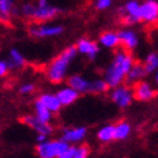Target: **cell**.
Masks as SVG:
<instances>
[{
    "instance_id": "33",
    "label": "cell",
    "mask_w": 158,
    "mask_h": 158,
    "mask_svg": "<svg viewBox=\"0 0 158 158\" xmlns=\"http://www.w3.org/2000/svg\"><path fill=\"white\" fill-rule=\"evenodd\" d=\"M154 82H156V85L158 86V70L154 72Z\"/></svg>"
},
{
    "instance_id": "22",
    "label": "cell",
    "mask_w": 158,
    "mask_h": 158,
    "mask_svg": "<svg viewBox=\"0 0 158 158\" xmlns=\"http://www.w3.org/2000/svg\"><path fill=\"white\" fill-rule=\"evenodd\" d=\"M131 133V127L128 122L120 120L114 124V140H124Z\"/></svg>"
},
{
    "instance_id": "23",
    "label": "cell",
    "mask_w": 158,
    "mask_h": 158,
    "mask_svg": "<svg viewBox=\"0 0 158 158\" xmlns=\"http://www.w3.org/2000/svg\"><path fill=\"white\" fill-rule=\"evenodd\" d=\"M99 142L101 143H109L111 140H114V124H106L101 127L98 130L96 134Z\"/></svg>"
},
{
    "instance_id": "14",
    "label": "cell",
    "mask_w": 158,
    "mask_h": 158,
    "mask_svg": "<svg viewBox=\"0 0 158 158\" xmlns=\"http://www.w3.org/2000/svg\"><path fill=\"white\" fill-rule=\"evenodd\" d=\"M148 73H147L146 69H144L143 63L142 62H135L133 64V67L130 69V71L128 72V75L125 77V81H124V85L133 87L135 84L143 81V78L146 77Z\"/></svg>"
},
{
    "instance_id": "9",
    "label": "cell",
    "mask_w": 158,
    "mask_h": 158,
    "mask_svg": "<svg viewBox=\"0 0 158 158\" xmlns=\"http://www.w3.org/2000/svg\"><path fill=\"white\" fill-rule=\"evenodd\" d=\"M140 22L153 24L158 22V2L157 0H146L140 3L139 10Z\"/></svg>"
},
{
    "instance_id": "1",
    "label": "cell",
    "mask_w": 158,
    "mask_h": 158,
    "mask_svg": "<svg viewBox=\"0 0 158 158\" xmlns=\"http://www.w3.org/2000/svg\"><path fill=\"white\" fill-rule=\"evenodd\" d=\"M134 63L135 58L133 57V55L124 49H118L113 56V60L108 64V67L104 71L102 80L108 84L110 89L123 85L128 72L133 67Z\"/></svg>"
},
{
    "instance_id": "20",
    "label": "cell",
    "mask_w": 158,
    "mask_h": 158,
    "mask_svg": "<svg viewBox=\"0 0 158 158\" xmlns=\"http://www.w3.org/2000/svg\"><path fill=\"white\" fill-rule=\"evenodd\" d=\"M99 44L105 47V48H108V49H116L120 46L118 32H113V31L102 32L99 37Z\"/></svg>"
},
{
    "instance_id": "32",
    "label": "cell",
    "mask_w": 158,
    "mask_h": 158,
    "mask_svg": "<svg viewBox=\"0 0 158 158\" xmlns=\"http://www.w3.org/2000/svg\"><path fill=\"white\" fill-rule=\"evenodd\" d=\"M46 140H48V137L42 135V134H37V142H38V143H43V142H46Z\"/></svg>"
},
{
    "instance_id": "12",
    "label": "cell",
    "mask_w": 158,
    "mask_h": 158,
    "mask_svg": "<svg viewBox=\"0 0 158 158\" xmlns=\"http://www.w3.org/2000/svg\"><path fill=\"white\" fill-rule=\"evenodd\" d=\"M75 47L77 49V53L85 55L90 61L96 60L99 52H100L99 44L96 42H94V41H91V39H87V38L78 39Z\"/></svg>"
},
{
    "instance_id": "2",
    "label": "cell",
    "mask_w": 158,
    "mask_h": 158,
    "mask_svg": "<svg viewBox=\"0 0 158 158\" xmlns=\"http://www.w3.org/2000/svg\"><path fill=\"white\" fill-rule=\"evenodd\" d=\"M77 56V49L75 46H69L61 53L51 61L46 69V76L52 84H61L67 78V72L71 62Z\"/></svg>"
},
{
    "instance_id": "30",
    "label": "cell",
    "mask_w": 158,
    "mask_h": 158,
    "mask_svg": "<svg viewBox=\"0 0 158 158\" xmlns=\"http://www.w3.org/2000/svg\"><path fill=\"white\" fill-rule=\"evenodd\" d=\"M75 149H76V146H69L57 158H73V156H75Z\"/></svg>"
},
{
    "instance_id": "28",
    "label": "cell",
    "mask_w": 158,
    "mask_h": 158,
    "mask_svg": "<svg viewBox=\"0 0 158 158\" xmlns=\"http://www.w3.org/2000/svg\"><path fill=\"white\" fill-rule=\"evenodd\" d=\"M35 91V85L32 82H25L23 85H20L19 87V94L22 95H31Z\"/></svg>"
},
{
    "instance_id": "24",
    "label": "cell",
    "mask_w": 158,
    "mask_h": 158,
    "mask_svg": "<svg viewBox=\"0 0 158 158\" xmlns=\"http://www.w3.org/2000/svg\"><path fill=\"white\" fill-rule=\"evenodd\" d=\"M109 86L105 82L102 78H95V80L90 81V86H89V94H105L109 91Z\"/></svg>"
},
{
    "instance_id": "19",
    "label": "cell",
    "mask_w": 158,
    "mask_h": 158,
    "mask_svg": "<svg viewBox=\"0 0 158 158\" xmlns=\"http://www.w3.org/2000/svg\"><path fill=\"white\" fill-rule=\"evenodd\" d=\"M41 104H43L44 106L52 113V114H56L61 110V104L56 96V94H51V93H43L38 96L37 99Z\"/></svg>"
},
{
    "instance_id": "8",
    "label": "cell",
    "mask_w": 158,
    "mask_h": 158,
    "mask_svg": "<svg viewBox=\"0 0 158 158\" xmlns=\"http://www.w3.org/2000/svg\"><path fill=\"white\" fill-rule=\"evenodd\" d=\"M20 120L23 124H25L27 127H29L32 130H34L37 134H42L46 137H49L51 134H53L55 128L52 127V124H47L43 123L41 120H38L33 114H25L20 118Z\"/></svg>"
},
{
    "instance_id": "3",
    "label": "cell",
    "mask_w": 158,
    "mask_h": 158,
    "mask_svg": "<svg viewBox=\"0 0 158 158\" xmlns=\"http://www.w3.org/2000/svg\"><path fill=\"white\" fill-rule=\"evenodd\" d=\"M62 13V9L55 4H51L48 0H38L35 2V9L33 13V20L35 24H44L55 19Z\"/></svg>"
},
{
    "instance_id": "16",
    "label": "cell",
    "mask_w": 158,
    "mask_h": 158,
    "mask_svg": "<svg viewBox=\"0 0 158 158\" xmlns=\"http://www.w3.org/2000/svg\"><path fill=\"white\" fill-rule=\"evenodd\" d=\"M18 14L19 8H17L13 0H0V22L2 23H9Z\"/></svg>"
},
{
    "instance_id": "6",
    "label": "cell",
    "mask_w": 158,
    "mask_h": 158,
    "mask_svg": "<svg viewBox=\"0 0 158 158\" xmlns=\"http://www.w3.org/2000/svg\"><path fill=\"white\" fill-rule=\"evenodd\" d=\"M28 32L34 38H51V37H58L64 32V27L61 24H32L28 28Z\"/></svg>"
},
{
    "instance_id": "29",
    "label": "cell",
    "mask_w": 158,
    "mask_h": 158,
    "mask_svg": "<svg viewBox=\"0 0 158 158\" xmlns=\"http://www.w3.org/2000/svg\"><path fill=\"white\" fill-rule=\"evenodd\" d=\"M113 2L111 0H96L94 3V6L96 10H106L109 8H111Z\"/></svg>"
},
{
    "instance_id": "27",
    "label": "cell",
    "mask_w": 158,
    "mask_h": 158,
    "mask_svg": "<svg viewBox=\"0 0 158 158\" xmlns=\"http://www.w3.org/2000/svg\"><path fill=\"white\" fill-rule=\"evenodd\" d=\"M90 156V147L87 144H80L75 149V156L73 158H89Z\"/></svg>"
},
{
    "instance_id": "11",
    "label": "cell",
    "mask_w": 158,
    "mask_h": 158,
    "mask_svg": "<svg viewBox=\"0 0 158 158\" xmlns=\"http://www.w3.org/2000/svg\"><path fill=\"white\" fill-rule=\"evenodd\" d=\"M87 135V128L86 127H76V128H64L62 130L61 138L64 143L69 146L82 142Z\"/></svg>"
},
{
    "instance_id": "5",
    "label": "cell",
    "mask_w": 158,
    "mask_h": 158,
    "mask_svg": "<svg viewBox=\"0 0 158 158\" xmlns=\"http://www.w3.org/2000/svg\"><path fill=\"white\" fill-rule=\"evenodd\" d=\"M139 10H140V3L137 0H128L127 3L118 8V15L120 17V20L124 25L130 27L135 23L140 22L139 18Z\"/></svg>"
},
{
    "instance_id": "13",
    "label": "cell",
    "mask_w": 158,
    "mask_h": 158,
    "mask_svg": "<svg viewBox=\"0 0 158 158\" xmlns=\"http://www.w3.org/2000/svg\"><path fill=\"white\" fill-rule=\"evenodd\" d=\"M118 37H119V42L123 49L129 52V53L131 51H134L139 44V37L133 29H122L118 32Z\"/></svg>"
},
{
    "instance_id": "15",
    "label": "cell",
    "mask_w": 158,
    "mask_h": 158,
    "mask_svg": "<svg viewBox=\"0 0 158 158\" xmlns=\"http://www.w3.org/2000/svg\"><path fill=\"white\" fill-rule=\"evenodd\" d=\"M67 86L73 89L76 93L78 94H89V86H90V80L82 75L78 73H73L71 76H69L67 78Z\"/></svg>"
},
{
    "instance_id": "26",
    "label": "cell",
    "mask_w": 158,
    "mask_h": 158,
    "mask_svg": "<svg viewBox=\"0 0 158 158\" xmlns=\"http://www.w3.org/2000/svg\"><path fill=\"white\" fill-rule=\"evenodd\" d=\"M34 9H35V3H32V2L23 3L19 8V14L24 18H27V19H32Z\"/></svg>"
},
{
    "instance_id": "4",
    "label": "cell",
    "mask_w": 158,
    "mask_h": 158,
    "mask_svg": "<svg viewBox=\"0 0 158 158\" xmlns=\"http://www.w3.org/2000/svg\"><path fill=\"white\" fill-rule=\"evenodd\" d=\"M69 147L67 143L62 139H52L43 143H38L35 147V153L39 158H57L66 148Z\"/></svg>"
},
{
    "instance_id": "21",
    "label": "cell",
    "mask_w": 158,
    "mask_h": 158,
    "mask_svg": "<svg viewBox=\"0 0 158 158\" xmlns=\"http://www.w3.org/2000/svg\"><path fill=\"white\" fill-rule=\"evenodd\" d=\"M33 109H34V116L37 118L38 120H41L43 123H47V124H51L52 122V118H53V114H52L43 104H41L38 100L34 101L33 104Z\"/></svg>"
},
{
    "instance_id": "10",
    "label": "cell",
    "mask_w": 158,
    "mask_h": 158,
    "mask_svg": "<svg viewBox=\"0 0 158 158\" xmlns=\"http://www.w3.org/2000/svg\"><path fill=\"white\" fill-rule=\"evenodd\" d=\"M131 89H133L134 99L138 101H151L158 95V91L147 81H140Z\"/></svg>"
},
{
    "instance_id": "18",
    "label": "cell",
    "mask_w": 158,
    "mask_h": 158,
    "mask_svg": "<svg viewBox=\"0 0 158 158\" xmlns=\"http://www.w3.org/2000/svg\"><path fill=\"white\" fill-rule=\"evenodd\" d=\"M6 63L9 66V70H20L27 64V60H25V57L23 56V53L19 49L11 48L9 51Z\"/></svg>"
},
{
    "instance_id": "7",
    "label": "cell",
    "mask_w": 158,
    "mask_h": 158,
    "mask_svg": "<svg viewBox=\"0 0 158 158\" xmlns=\"http://www.w3.org/2000/svg\"><path fill=\"white\" fill-rule=\"evenodd\" d=\"M109 95H110V100L116 105V106H119L120 109L128 108L134 100L133 89H131L130 86L124 85V84L118 86V87L111 89Z\"/></svg>"
},
{
    "instance_id": "31",
    "label": "cell",
    "mask_w": 158,
    "mask_h": 158,
    "mask_svg": "<svg viewBox=\"0 0 158 158\" xmlns=\"http://www.w3.org/2000/svg\"><path fill=\"white\" fill-rule=\"evenodd\" d=\"M9 72V66L6 63V61H0V77H4L6 76Z\"/></svg>"
},
{
    "instance_id": "17",
    "label": "cell",
    "mask_w": 158,
    "mask_h": 158,
    "mask_svg": "<svg viewBox=\"0 0 158 158\" xmlns=\"http://www.w3.org/2000/svg\"><path fill=\"white\" fill-rule=\"evenodd\" d=\"M56 96L61 104V106H69V105H72L77 99L80 96V94L76 93V91L69 86H64L62 89H60L57 93H56Z\"/></svg>"
},
{
    "instance_id": "25",
    "label": "cell",
    "mask_w": 158,
    "mask_h": 158,
    "mask_svg": "<svg viewBox=\"0 0 158 158\" xmlns=\"http://www.w3.org/2000/svg\"><path fill=\"white\" fill-rule=\"evenodd\" d=\"M147 73H154L158 70V52H151L146 56L144 62H142Z\"/></svg>"
}]
</instances>
